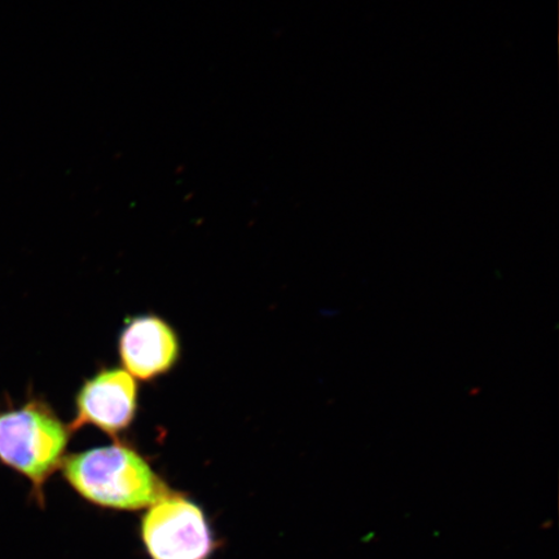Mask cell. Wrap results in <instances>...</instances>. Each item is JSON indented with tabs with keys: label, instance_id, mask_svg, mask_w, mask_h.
Masks as SVG:
<instances>
[{
	"label": "cell",
	"instance_id": "obj_2",
	"mask_svg": "<svg viewBox=\"0 0 559 559\" xmlns=\"http://www.w3.org/2000/svg\"><path fill=\"white\" fill-rule=\"evenodd\" d=\"M69 426L38 397L0 409V463L23 475L41 496L46 481L64 463Z\"/></svg>",
	"mask_w": 559,
	"mask_h": 559
},
{
	"label": "cell",
	"instance_id": "obj_4",
	"mask_svg": "<svg viewBox=\"0 0 559 559\" xmlns=\"http://www.w3.org/2000/svg\"><path fill=\"white\" fill-rule=\"evenodd\" d=\"M138 395L136 380L124 369H103L82 384L75 397V418L69 428L91 425L109 436L121 435L134 423Z\"/></svg>",
	"mask_w": 559,
	"mask_h": 559
},
{
	"label": "cell",
	"instance_id": "obj_1",
	"mask_svg": "<svg viewBox=\"0 0 559 559\" xmlns=\"http://www.w3.org/2000/svg\"><path fill=\"white\" fill-rule=\"evenodd\" d=\"M61 466L69 485L99 507L139 510L169 493L142 454L129 445L116 443L74 453Z\"/></svg>",
	"mask_w": 559,
	"mask_h": 559
},
{
	"label": "cell",
	"instance_id": "obj_3",
	"mask_svg": "<svg viewBox=\"0 0 559 559\" xmlns=\"http://www.w3.org/2000/svg\"><path fill=\"white\" fill-rule=\"evenodd\" d=\"M142 537L152 559H207L215 545L201 508L170 492L150 507Z\"/></svg>",
	"mask_w": 559,
	"mask_h": 559
},
{
	"label": "cell",
	"instance_id": "obj_5",
	"mask_svg": "<svg viewBox=\"0 0 559 559\" xmlns=\"http://www.w3.org/2000/svg\"><path fill=\"white\" fill-rule=\"evenodd\" d=\"M123 369L134 379L152 381L169 373L180 355L178 334L165 320L143 314L129 321L118 341Z\"/></svg>",
	"mask_w": 559,
	"mask_h": 559
}]
</instances>
